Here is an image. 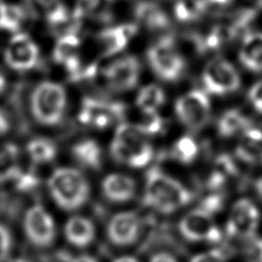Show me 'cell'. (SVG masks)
Here are the masks:
<instances>
[{"mask_svg":"<svg viewBox=\"0 0 262 262\" xmlns=\"http://www.w3.org/2000/svg\"><path fill=\"white\" fill-rule=\"evenodd\" d=\"M193 200V194L177 180L160 169L149 170L146 179L144 203L162 214H171Z\"/></svg>","mask_w":262,"mask_h":262,"instance_id":"6da1fadb","label":"cell"},{"mask_svg":"<svg viewBox=\"0 0 262 262\" xmlns=\"http://www.w3.org/2000/svg\"><path fill=\"white\" fill-rule=\"evenodd\" d=\"M111 156L118 163L130 168H143L152 159V147L137 126L124 123L116 130L110 147Z\"/></svg>","mask_w":262,"mask_h":262,"instance_id":"7a4b0ae2","label":"cell"},{"mask_svg":"<svg viewBox=\"0 0 262 262\" xmlns=\"http://www.w3.org/2000/svg\"><path fill=\"white\" fill-rule=\"evenodd\" d=\"M53 201L61 209L78 210L88 201L90 187L84 176L73 168L55 170L48 183Z\"/></svg>","mask_w":262,"mask_h":262,"instance_id":"3957f363","label":"cell"},{"mask_svg":"<svg viewBox=\"0 0 262 262\" xmlns=\"http://www.w3.org/2000/svg\"><path fill=\"white\" fill-rule=\"evenodd\" d=\"M67 105L66 90L53 81H44L31 93L30 109L36 121L44 126H56L64 118Z\"/></svg>","mask_w":262,"mask_h":262,"instance_id":"277c9868","label":"cell"},{"mask_svg":"<svg viewBox=\"0 0 262 262\" xmlns=\"http://www.w3.org/2000/svg\"><path fill=\"white\" fill-rule=\"evenodd\" d=\"M147 59L155 74L168 82L182 78L186 67L177 44L170 36H165L149 48Z\"/></svg>","mask_w":262,"mask_h":262,"instance_id":"5b68a950","label":"cell"},{"mask_svg":"<svg viewBox=\"0 0 262 262\" xmlns=\"http://www.w3.org/2000/svg\"><path fill=\"white\" fill-rule=\"evenodd\" d=\"M179 120L193 132L202 129L210 118V101L202 90H192L177 99L174 105Z\"/></svg>","mask_w":262,"mask_h":262,"instance_id":"8992f818","label":"cell"},{"mask_svg":"<svg viewBox=\"0 0 262 262\" xmlns=\"http://www.w3.org/2000/svg\"><path fill=\"white\" fill-rule=\"evenodd\" d=\"M202 83L207 93L227 95L239 89L241 76L229 61L213 59L208 62L202 72Z\"/></svg>","mask_w":262,"mask_h":262,"instance_id":"52a82bcc","label":"cell"},{"mask_svg":"<svg viewBox=\"0 0 262 262\" xmlns=\"http://www.w3.org/2000/svg\"><path fill=\"white\" fill-rule=\"evenodd\" d=\"M24 228L28 241L37 247L51 246L56 239L55 220L40 205H35L27 210Z\"/></svg>","mask_w":262,"mask_h":262,"instance_id":"ba28073f","label":"cell"},{"mask_svg":"<svg viewBox=\"0 0 262 262\" xmlns=\"http://www.w3.org/2000/svg\"><path fill=\"white\" fill-rule=\"evenodd\" d=\"M125 115V106L118 102H107L96 98H84L79 114V120L85 126L106 128Z\"/></svg>","mask_w":262,"mask_h":262,"instance_id":"9c48e42d","label":"cell"},{"mask_svg":"<svg viewBox=\"0 0 262 262\" xmlns=\"http://www.w3.org/2000/svg\"><path fill=\"white\" fill-rule=\"evenodd\" d=\"M179 230L185 238L192 242L222 241V231L216 227L211 215L200 208L185 216L179 224Z\"/></svg>","mask_w":262,"mask_h":262,"instance_id":"30bf717a","label":"cell"},{"mask_svg":"<svg viewBox=\"0 0 262 262\" xmlns=\"http://www.w3.org/2000/svg\"><path fill=\"white\" fill-rule=\"evenodd\" d=\"M5 60L12 70L27 72L37 66L39 50L27 34H16L11 38L5 51Z\"/></svg>","mask_w":262,"mask_h":262,"instance_id":"8fae6325","label":"cell"},{"mask_svg":"<svg viewBox=\"0 0 262 262\" xmlns=\"http://www.w3.org/2000/svg\"><path fill=\"white\" fill-rule=\"evenodd\" d=\"M140 76V62L135 57L125 56L104 70L106 84L116 92H127L138 84Z\"/></svg>","mask_w":262,"mask_h":262,"instance_id":"7c38bea8","label":"cell"},{"mask_svg":"<svg viewBox=\"0 0 262 262\" xmlns=\"http://www.w3.org/2000/svg\"><path fill=\"white\" fill-rule=\"evenodd\" d=\"M260 214L257 208L247 199H242L232 207L228 223L230 236L251 239L259 225Z\"/></svg>","mask_w":262,"mask_h":262,"instance_id":"4fadbf2b","label":"cell"},{"mask_svg":"<svg viewBox=\"0 0 262 262\" xmlns=\"http://www.w3.org/2000/svg\"><path fill=\"white\" fill-rule=\"evenodd\" d=\"M142 222L138 214L125 211L115 215L107 224V237L112 244L118 246L132 245L141 233Z\"/></svg>","mask_w":262,"mask_h":262,"instance_id":"5bb4252c","label":"cell"},{"mask_svg":"<svg viewBox=\"0 0 262 262\" xmlns=\"http://www.w3.org/2000/svg\"><path fill=\"white\" fill-rule=\"evenodd\" d=\"M137 31L138 27L135 25H120L101 31L98 39L102 45L103 55L109 57L123 51Z\"/></svg>","mask_w":262,"mask_h":262,"instance_id":"9a60e30c","label":"cell"},{"mask_svg":"<svg viewBox=\"0 0 262 262\" xmlns=\"http://www.w3.org/2000/svg\"><path fill=\"white\" fill-rule=\"evenodd\" d=\"M104 196L112 202H126L135 194V182L128 176L112 173L103 180Z\"/></svg>","mask_w":262,"mask_h":262,"instance_id":"2e32d148","label":"cell"},{"mask_svg":"<svg viewBox=\"0 0 262 262\" xmlns=\"http://www.w3.org/2000/svg\"><path fill=\"white\" fill-rule=\"evenodd\" d=\"M64 234L66 241L72 245L84 248L94 242L95 227L89 219L83 216H73L66 222Z\"/></svg>","mask_w":262,"mask_h":262,"instance_id":"e0dca14e","label":"cell"},{"mask_svg":"<svg viewBox=\"0 0 262 262\" xmlns=\"http://www.w3.org/2000/svg\"><path fill=\"white\" fill-rule=\"evenodd\" d=\"M237 156L250 164H262V130L251 127L244 132L236 149Z\"/></svg>","mask_w":262,"mask_h":262,"instance_id":"ac0fdd59","label":"cell"},{"mask_svg":"<svg viewBox=\"0 0 262 262\" xmlns=\"http://www.w3.org/2000/svg\"><path fill=\"white\" fill-rule=\"evenodd\" d=\"M239 59L247 70L262 73V33H251L244 37Z\"/></svg>","mask_w":262,"mask_h":262,"instance_id":"d6986e66","label":"cell"},{"mask_svg":"<svg viewBox=\"0 0 262 262\" xmlns=\"http://www.w3.org/2000/svg\"><path fill=\"white\" fill-rule=\"evenodd\" d=\"M135 17L149 30L165 29L170 25L168 15L152 2H140L135 7Z\"/></svg>","mask_w":262,"mask_h":262,"instance_id":"ffe728a7","label":"cell"},{"mask_svg":"<svg viewBox=\"0 0 262 262\" xmlns=\"http://www.w3.org/2000/svg\"><path fill=\"white\" fill-rule=\"evenodd\" d=\"M251 120L239 110H229L222 115L219 124V134L223 138H231L237 134H243L250 129Z\"/></svg>","mask_w":262,"mask_h":262,"instance_id":"44dd1931","label":"cell"},{"mask_svg":"<svg viewBox=\"0 0 262 262\" xmlns=\"http://www.w3.org/2000/svg\"><path fill=\"white\" fill-rule=\"evenodd\" d=\"M75 160L87 168L97 170L102 165V149L92 139H85L74 144L72 149Z\"/></svg>","mask_w":262,"mask_h":262,"instance_id":"7402d4cb","label":"cell"},{"mask_svg":"<svg viewBox=\"0 0 262 262\" xmlns=\"http://www.w3.org/2000/svg\"><path fill=\"white\" fill-rule=\"evenodd\" d=\"M115 0H78L73 16L80 21L82 17L109 20L110 8Z\"/></svg>","mask_w":262,"mask_h":262,"instance_id":"603a6c76","label":"cell"},{"mask_svg":"<svg viewBox=\"0 0 262 262\" xmlns=\"http://www.w3.org/2000/svg\"><path fill=\"white\" fill-rule=\"evenodd\" d=\"M19 148L13 143H7L0 149V182L14 179L20 172L17 166Z\"/></svg>","mask_w":262,"mask_h":262,"instance_id":"cb8c5ba5","label":"cell"},{"mask_svg":"<svg viewBox=\"0 0 262 262\" xmlns=\"http://www.w3.org/2000/svg\"><path fill=\"white\" fill-rule=\"evenodd\" d=\"M165 102L164 90L156 84H149L142 88L137 97V105L140 111L157 112V110L163 105Z\"/></svg>","mask_w":262,"mask_h":262,"instance_id":"d4e9b609","label":"cell"},{"mask_svg":"<svg viewBox=\"0 0 262 262\" xmlns=\"http://www.w3.org/2000/svg\"><path fill=\"white\" fill-rule=\"evenodd\" d=\"M27 152L34 163L44 164L56 159L57 147L48 139L36 138L27 144Z\"/></svg>","mask_w":262,"mask_h":262,"instance_id":"484cf974","label":"cell"},{"mask_svg":"<svg viewBox=\"0 0 262 262\" xmlns=\"http://www.w3.org/2000/svg\"><path fill=\"white\" fill-rule=\"evenodd\" d=\"M25 12L20 6L0 4V29L16 33L25 20Z\"/></svg>","mask_w":262,"mask_h":262,"instance_id":"4316f807","label":"cell"},{"mask_svg":"<svg viewBox=\"0 0 262 262\" xmlns=\"http://www.w3.org/2000/svg\"><path fill=\"white\" fill-rule=\"evenodd\" d=\"M80 38L78 34L70 33L58 39L55 51H53V59L57 64L64 65L67 59L76 55V50L80 48Z\"/></svg>","mask_w":262,"mask_h":262,"instance_id":"83f0119b","label":"cell"},{"mask_svg":"<svg viewBox=\"0 0 262 262\" xmlns=\"http://www.w3.org/2000/svg\"><path fill=\"white\" fill-rule=\"evenodd\" d=\"M207 6L206 0H177L174 6L176 17L184 22L196 20L206 11Z\"/></svg>","mask_w":262,"mask_h":262,"instance_id":"f1b7e54d","label":"cell"},{"mask_svg":"<svg viewBox=\"0 0 262 262\" xmlns=\"http://www.w3.org/2000/svg\"><path fill=\"white\" fill-rule=\"evenodd\" d=\"M199 154V146L195 140L189 135H184L172 148V156L184 164H189L196 159Z\"/></svg>","mask_w":262,"mask_h":262,"instance_id":"f546056e","label":"cell"},{"mask_svg":"<svg viewBox=\"0 0 262 262\" xmlns=\"http://www.w3.org/2000/svg\"><path fill=\"white\" fill-rule=\"evenodd\" d=\"M141 120L138 124H133L141 130L143 134L146 135H154L159 134L164 128L163 119L161 118L157 112H152V114H148V112H142Z\"/></svg>","mask_w":262,"mask_h":262,"instance_id":"4dcf8cb0","label":"cell"},{"mask_svg":"<svg viewBox=\"0 0 262 262\" xmlns=\"http://www.w3.org/2000/svg\"><path fill=\"white\" fill-rule=\"evenodd\" d=\"M45 17H47L49 26L51 27L53 30L58 31L60 27H64L70 24L72 16L70 15L67 8L62 5V4H59V5H57L55 8H52Z\"/></svg>","mask_w":262,"mask_h":262,"instance_id":"1f68e13d","label":"cell"},{"mask_svg":"<svg viewBox=\"0 0 262 262\" xmlns=\"http://www.w3.org/2000/svg\"><path fill=\"white\" fill-rule=\"evenodd\" d=\"M27 8L31 15L38 17L40 15L47 16L48 13L59 5V0H26Z\"/></svg>","mask_w":262,"mask_h":262,"instance_id":"d6a6232c","label":"cell"},{"mask_svg":"<svg viewBox=\"0 0 262 262\" xmlns=\"http://www.w3.org/2000/svg\"><path fill=\"white\" fill-rule=\"evenodd\" d=\"M13 180L15 182L16 188L21 192L31 191L38 185V178L31 172H22V171H20Z\"/></svg>","mask_w":262,"mask_h":262,"instance_id":"836d02e7","label":"cell"},{"mask_svg":"<svg viewBox=\"0 0 262 262\" xmlns=\"http://www.w3.org/2000/svg\"><path fill=\"white\" fill-rule=\"evenodd\" d=\"M12 236L10 230L0 223V262H5L11 254Z\"/></svg>","mask_w":262,"mask_h":262,"instance_id":"e575fe53","label":"cell"},{"mask_svg":"<svg viewBox=\"0 0 262 262\" xmlns=\"http://www.w3.org/2000/svg\"><path fill=\"white\" fill-rule=\"evenodd\" d=\"M224 205V196L220 193L210 194L209 196H207L205 200L201 202L200 209L207 211L208 214L213 215L214 213H217L223 208Z\"/></svg>","mask_w":262,"mask_h":262,"instance_id":"d590c367","label":"cell"},{"mask_svg":"<svg viewBox=\"0 0 262 262\" xmlns=\"http://www.w3.org/2000/svg\"><path fill=\"white\" fill-rule=\"evenodd\" d=\"M246 254L252 262H262V239L251 238L246 247Z\"/></svg>","mask_w":262,"mask_h":262,"instance_id":"8d00e7d4","label":"cell"},{"mask_svg":"<svg viewBox=\"0 0 262 262\" xmlns=\"http://www.w3.org/2000/svg\"><path fill=\"white\" fill-rule=\"evenodd\" d=\"M248 102L259 114H262V80L250 89V92H248Z\"/></svg>","mask_w":262,"mask_h":262,"instance_id":"74e56055","label":"cell"},{"mask_svg":"<svg viewBox=\"0 0 262 262\" xmlns=\"http://www.w3.org/2000/svg\"><path fill=\"white\" fill-rule=\"evenodd\" d=\"M225 253L222 250H214L195 255L191 262H225Z\"/></svg>","mask_w":262,"mask_h":262,"instance_id":"f35d334b","label":"cell"},{"mask_svg":"<svg viewBox=\"0 0 262 262\" xmlns=\"http://www.w3.org/2000/svg\"><path fill=\"white\" fill-rule=\"evenodd\" d=\"M149 262H177V260H176L172 255L169 254V253L161 252L157 253L155 255H152Z\"/></svg>","mask_w":262,"mask_h":262,"instance_id":"ab89813d","label":"cell"},{"mask_svg":"<svg viewBox=\"0 0 262 262\" xmlns=\"http://www.w3.org/2000/svg\"><path fill=\"white\" fill-rule=\"evenodd\" d=\"M10 120H8L7 116L0 111V135L6 134L10 130Z\"/></svg>","mask_w":262,"mask_h":262,"instance_id":"60d3db41","label":"cell"},{"mask_svg":"<svg viewBox=\"0 0 262 262\" xmlns=\"http://www.w3.org/2000/svg\"><path fill=\"white\" fill-rule=\"evenodd\" d=\"M208 5L215 6V7H224L227 6L228 4L231 3V0H206Z\"/></svg>","mask_w":262,"mask_h":262,"instance_id":"b9f144b4","label":"cell"},{"mask_svg":"<svg viewBox=\"0 0 262 262\" xmlns=\"http://www.w3.org/2000/svg\"><path fill=\"white\" fill-rule=\"evenodd\" d=\"M72 262H98V261L90 255H80L78 257H75Z\"/></svg>","mask_w":262,"mask_h":262,"instance_id":"7bdbcfd3","label":"cell"},{"mask_svg":"<svg viewBox=\"0 0 262 262\" xmlns=\"http://www.w3.org/2000/svg\"><path fill=\"white\" fill-rule=\"evenodd\" d=\"M5 88H6V78L5 75L2 73V71H0V94L5 90Z\"/></svg>","mask_w":262,"mask_h":262,"instance_id":"ee69618b","label":"cell"},{"mask_svg":"<svg viewBox=\"0 0 262 262\" xmlns=\"http://www.w3.org/2000/svg\"><path fill=\"white\" fill-rule=\"evenodd\" d=\"M115 262H139V261L132 256H121L119 259H117Z\"/></svg>","mask_w":262,"mask_h":262,"instance_id":"f6af8a7d","label":"cell"},{"mask_svg":"<svg viewBox=\"0 0 262 262\" xmlns=\"http://www.w3.org/2000/svg\"><path fill=\"white\" fill-rule=\"evenodd\" d=\"M255 188H256L257 193L260 194V196L262 198V177H261V178L256 182V184H255Z\"/></svg>","mask_w":262,"mask_h":262,"instance_id":"bcb514c9","label":"cell"},{"mask_svg":"<svg viewBox=\"0 0 262 262\" xmlns=\"http://www.w3.org/2000/svg\"><path fill=\"white\" fill-rule=\"evenodd\" d=\"M8 262H30V261L25 259V257H14V259L8 260Z\"/></svg>","mask_w":262,"mask_h":262,"instance_id":"7dc6e473","label":"cell"}]
</instances>
